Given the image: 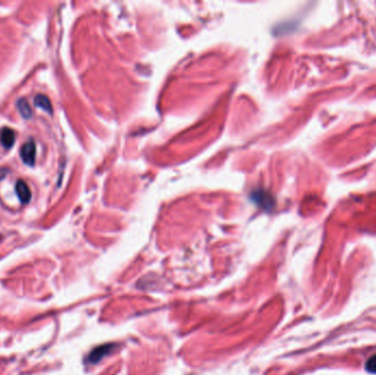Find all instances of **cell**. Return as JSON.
<instances>
[{
  "label": "cell",
  "instance_id": "8992f818",
  "mask_svg": "<svg viewBox=\"0 0 376 375\" xmlns=\"http://www.w3.org/2000/svg\"><path fill=\"white\" fill-rule=\"evenodd\" d=\"M366 370L371 373H376V356H372L366 362Z\"/></svg>",
  "mask_w": 376,
  "mask_h": 375
},
{
  "label": "cell",
  "instance_id": "52a82bcc",
  "mask_svg": "<svg viewBox=\"0 0 376 375\" xmlns=\"http://www.w3.org/2000/svg\"><path fill=\"white\" fill-rule=\"evenodd\" d=\"M7 174H8V170L7 168H0V180H2L6 178V175H7Z\"/></svg>",
  "mask_w": 376,
  "mask_h": 375
},
{
  "label": "cell",
  "instance_id": "3957f363",
  "mask_svg": "<svg viewBox=\"0 0 376 375\" xmlns=\"http://www.w3.org/2000/svg\"><path fill=\"white\" fill-rule=\"evenodd\" d=\"M16 140V134L12 129H8L4 128L2 130V134H0V141H2V144L6 148H10L14 146Z\"/></svg>",
  "mask_w": 376,
  "mask_h": 375
},
{
  "label": "cell",
  "instance_id": "5b68a950",
  "mask_svg": "<svg viewBox=\"0 0 376 375\" xmlns=\"http://www.w3.org/2000/svg\"><path fill=\"white\" fill-rule=\"evenodd\" d=\"M16 106H18L19 112L21 114L22 117H24V118H31L32 110H31V107L29 106V104H28L26 99H20L18 104H16Z\"/></svg>",
  "mask_w": 376,
  "mask_h": 375
},
{
  "label": "cell",
  "instance_id": "6da1fadb",
  "mask_svg": "<svg viewBox=\"0 0 376 375\" xmlns=\"http://www.w3.org/2000/svg\"><path fill=\"white\" fill-rule=\"evenodd\" d=\"M20 156H21L22 161H24L26 164L29 165V166L34 165V162H36V143H34V141L29 140L28 142H26L24 144L21 146Z\"/></svg>",
  "mask_w": 376,
  "mask_h": 375
},
{
  "label": "cell",
  "instance_id": "7a4b0ae2",
  "mask_svg": "<svg viewBox=\"0 0 376 375\" xmlns=\"http://www.w3.org/2000/svg\"><path fill=\"white\" fill-rule=\"evenodd\" d=\"M16 192L22 204H28L31 200V190L24 180H19L16 184Z\"/></svg>",
  "mask_w": 376,
  "mask_h": 375
},
{
  "label": "cell",
  "instance_id": "277c9868",
  "mask_svg": "<svg viewBox=\"0 0 376 375\" xmlns=\"http://www.w3.org/2000/svg\"><path fill=\"white\" fill-rule=\"evenodd\" d=\"M34 104L38 108H41L43 110H46V112H48V114L52 112L51 102H50V99L46 96L36 95V97L34 98Z\"/></svg>",
  "mask_w": 376,
  "mask_h": 375
}]
</instances>
